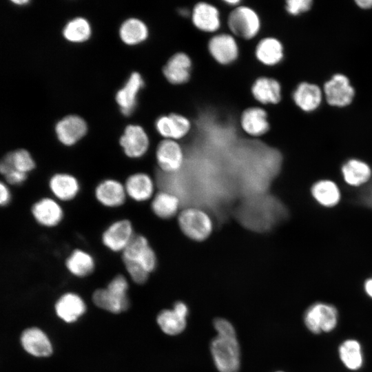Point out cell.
I'll return each instance as SVG.
<instances>
[{
  "instance_id": "obj_36",
  "label": "cell",
  "mask_w": 372,
  "mask_h": 372,
  "mask_svg": "<svg viewBox=\"0 0 372 372\" xmlns=\"http://www.w3.org/2000/svg\"><path fill=\"white\" fill-rule=\"evenodd\" d=\"M169 114L172 119L174 127V140L176 141L185 137L192 127L189 119L178 113L172 112Z\"/></svg>"
},
{
  "instance_id": "obj_17",
  "label": "cell",
  "mask_w": 372,
  "mask_h": 372,
  "mask_svg": "<svg viewBox=\"0 0 372 372\" xmlns=\"http://www.w3.org/2000/svg\"><path fill=\"white\" fill-rule=\"evenodd\" d=\"M123 183L127 198L136 202L146 201L154 194V180L146 173H133L126 178Z\"/></svg>"
},
{
  "instance_id": "obj_20",
  "label": "cell",
  "mask_w": 372,
  "mask_h": 372,
  "mask_svg": "<svg viewBox=\"0 0 372 372\" xmlns=\"http://www.w3.org/2000/svg\"><path fill=\"white\" fill-rule=\"evenodd\" d=\"M281 85L276 79L268 76L256 79L251 87L254 99L262 104H277L282 97Z\"/></svg>"
},
{
  "instance_id": "obj_21",
  "label": "cell",
  "mask_w": 372,
  "mask_h": 372,
  "mask_svg": "<svg viewBox=\"0 0 372 372\" xmlns=\"http://www.w3.org/2000/svg\"><path fill=\"white\" fill-rule=\"evenodd\" d=\"M36 167L30 153L25 149H18L6 154L0 162V172L3 176L12 171L28 174Z\"/></svg>"
},
{
  "instance_id": "obj_40",
  "label": "cell",
  "mask_w": 372,
  "mask_h": 372,
  "mask_svg": "<svg viewBox=\"0 0 372 372\" xmlns=\"http://www.w3.org/2000/svg\"><path fill=\"white\" fill-rule=\"evenodd\" d=\"M213 326L217 335H236V329L230 321L223 318H216L214 320Z\"/></svg>"
},
{
  "instance_id": "obj_44",
  "label": "cell",
  "mask_w": 372,
  "mask_h": 372,
  "mask_svg": "<svg viewBox=\"0 0 372 372\" xmlns=\"http://www.w3.org/2000/svg\"><path fill=\"white\" fill-rule=\"evenodd\" d=\"M362 200L366 205L372 207V183L364 192L362 195Z\"/></svg>"
},
{
  "instance_id": "obj_14",
  "label": "cell",
  "mask_w": 372,
  "mask_h": 372,
  "mask_svg": "<svg viewBox=\"0 0 372 372\" xmlns=\"http://www.w3.org/2000/svg\"><path fill=\"white\" fill-rule=\"evenodd\" d=\"M156 158L160 169L167 173L179 170L183 163L182 147L173 139H163L156 148Z\"/></svg>"
},
{
  "instance_id": "obj_26",
  "label": "cell",
  "mask_w": 372,
  "mask_h": 372,
  "mask_svg": "<svg viewBox=\"0 0 372 372\" xmlns=\"http://www.w3.org/2000/svg\"><path fill=\"white\" fill-rule=\"evenodd\" d=\"M322 98L320 88L316 84L302 82L293 94V99L302 110L311 112L318 107Z\"/></svg>"
},
{
  "instance_id": "obj_10",
  "label": "cell",
  "mask_w": 372,
  "mask_h": 372,
  "mask_svg": "<svg viewBox=\"0 0 372 372\" xmlns=\"http://www.w3.org/2000/svg\"><path fill=\"white\" fill-rule=\"evenodd\" d=\"M324 92L327 103L340 107L349 105L355 95L348 77L342 74H335L325 82Z\"/></svg>"
},
{
  "instance_id": "obj_35",
  "label": "cell",
  "mask_w": 372,
  "mask_h": 372,
  "mask_svg": "<svg viewBox=\"0 0 372 372\" xmlns=\"http://www.w3.org/2000/svg\"><path fill=\"white\" fill-rule=\"evenodd\" d=\"M107 289L126 304H130L127 294L128 282L122 274L115 276L107 284Z\"/></svg>"
},
{
  "instance_id": "obj_12",
  "label": "cell",
  "mask_w": 372,
  "mask_h": 372,
  "mask_svg": "<svg viewBox=\"0 0 372 372\" xmlns=\"http://www.w3.org/2000/svg\"><path fill=\"white\" fill-rule=\"evenodd\" d=\"M48 187L53 198L59 202L73 200L81 191L79 179L68 172L53 174L48 180Z\"/></svg>"
},
{
  "instance_id": "obj_7",
  "label": "cell",
  "mask_w": 372,
  "mask_h": 372,
  "mask_svg": "<svg viewBox=\"0 0 372 372\" xmlns=\"http://www.w3.org/2000/svg\"><path fill=\"white\" fill-rule=\"evenodd\" d=\"M30 212L39 225L47 228L58 226L64 218V211L60 202L53 197L38 199L32 205Z\"/></svg>"
},
{
  "instance_id": "obj_25",
  "label": "cell",
  "mask_w": 372,
  "mask_h": 372,
  "mask_svg": "<svg viewBox=\"0 0 372 372\" xmlns=\"http://www.w3.org/2000/svg\"><path fill=\"white\" fill-rule=\"evenodd\" d=\"M282 43L274 37L262 39L255 48L257 60L267 66H273L279 63L284 56Z\"/></svg>"
},
{
  "instance_id": "obj_28",
  "label": "cell",
  "mask_w": 372,
  "mask_h": 372,
  "mask_svg": "<svg viewBox=\"0 0 372 372\" xmlns=\"http://www.w3.org/2000/svg\"><path fill=\"white\" fill-rule=\"evenodd\" d=\"M187 320V318L180 315L173 308L161 311L156 317L157 324L161 331L171 336L179 335L185 331Z\"/></svg>"
},
{
  "instance_id": "obj_2",
  "label": "cell",
  "mask_w": 372,
  "mask_h": 372,
  "mask_svg": "<svg viewBox=\"0 0 372 372\" xmlns=\"http://www.w3.org/2000/svg\"><path fill=\"white\" fill-rule=\"evenodd\" d=\"M227 25L234 37L249 40L258 34L260 19L254 9L240 5L234 8L228 15Z\"/></svg>"
},
{
  "instance_id": "obj_9",
  "label": "cell",
  "mask_w": 372,
  "mask_h": 372,
  "mask_svg": "<svg viewBox=\"0 0 372 372\" xmlns=\"http://www.w3.org/2000/svg\"><path fill=\"white\" fill-rule=\"evenodd\" d=\"M94 195L100 205L110 209L123 206L127 198L124 183L112 178L100 180L95 186Z\"/></svg>"
},
{
  "instance_id": "obj_37",
  "label": "cell",
  "mask_w": 372,
  "mask_h": 372,
  "mask_svg": "<svg viewBox=\"0 0 372 372\" xmlns=\"http://www.w3.org/2000/svg\"><path fill=\"white\" fill-rule=\"evenodd\" d=\"M156 130L165 139H173L174 137V127L172 119L169 114L161 116L155 123Z\"/></svg>"
},
{
  "instance_id": "obj_33",
  "label": "cell",
  "mask_w": 372,
  "mask_h": 372,
  "mask_svg": "<svg viewBox=\"0 0 372 372\" xmlns=\"http://www.w3.org/2000/svg\"><path fill=\"white\" fill-rule=\"evenodd\" d=\"M92 300L98 307L113 313L125 311L130 306L112 294L107 288L95 290L92 294Z\"/></svg>"
},
{
  "instance_id": "obj_39",
  "label": "cell",
  "mask_w": 372,
  "mask_h": 372,
  "mask_svg": "<svg viewBox=\"0 0 372 372\" xmlns=\"http://www.w3.org/2000/svg\"><path fill=\"white\" fill-rule=\"evenodd\" d=\"M312 4L311 0H288L285 8L289 14L296 16L309 10Z\"/></svg>"
},
{
  "instance_id": "obj_41",
  "label": "cell",
  "mask_w": 372,
  "mask_h": 372,
  "mask_svg": "<svg viewBox=\"0 0 372 372\" xmlns=\"http://www.w3.org/2000/svg\"><path fill=\"white\" fill-rule=\"evenodd\" d=\"M28 174L18 171H12L5 176L3 178L5 182L9 185L19 186L23 184L28 179Z\"/></svg>"
},
{
  "instance_id": "obj_45",
  "label": "cell",
  "mask_w": 372,
  "mask_h": 372,
  "mask_svg": "<svg viewBox=\"0 0 372 372\" xmlns=\"http://www.w3.org/2000/svg\"><path fill=\"white\" fill-rule=\"evenodd\" d=\"M355 2L362 9L372 8V0H356Z\"/></svg>"
},
{
  "instance_id": "obj_38",
  "label": "cell",
  "mask_w": 372,
  "mask_h": 372,
  "mask_svg": "<svg viewBox=\"0 0 372 372\" xmlns=\"http://www.w3.org/2000/svg\"><path fill=\"white\" fill-rule=\"evenodd\" d=\"M123 263L130 277L135 283L143 285L147 281L149 273L144 268L130 262Z\"/></svg>"
},
{
  "instance_id": "obj_42",
  "label": "cell",
  "mask_w": 372,
  "mask_h": 372,
  "mask_svg": "<svg viewBox=\"0 0 372 372\" xmlns=\"http://www.w3.org/2000/svg\"><path fill=\"white\" fill-rule=\"evenodd\" d=\"M12 200V193L9 187L5 181L0 183V205L6 207L10 205Z\"/></svg>"
},
{
  "instance_id": "obj_24",
  "label": "cell",
  "mask_w": 372,
  "mask_h": 372,
  "mask_svg": "<svg viewBox=\"0 0 372 372\" xmlns=\"http://www.w3.org/2000/svg\"><path fill=\"white\" fill-rule=\"evenodd\" d=\"M65 265L72 275L78 278H84L93 273L96 262L90 252L77 248L72 250L67 256Z\"/></svg>"
},
{
  "instance_id": "obj_48",
  "label": "cell",
  "mask_w": 372,
  "mask_h": 372,
  "mask_svg": "<svg viewBox=\"0 0 372 372\" xmlns=\"http://www.w3.org/2000/svg\"><path fill=\"white\" fill-rule=\"evenodd\" d=\"M12 2L16 4H25V3H28L29 1L26 0H21V1L17 0V1H12Z\"/></svg>"
},
{
  "instance_id": "obj_23",
  "label": "cell",
  "mask_w": 372,
  "mask_h": 372,
  "mask_svg": "<svg viewBox=\"0 0 372 372\" xmlns=\"http://www.w3.org/2000/svg\"><path fill=\"white\" fill-rule=\"evenodd\" d=\"M55 311L57 316L66 322L76 321L85 311L82 298L72 292L65 293L56 301Z\"/></svg>"
},
{
  "instance_id": "obj_15",
  "label": "cell",
  "mask_w": 372,
  "mask_h": 372,
  "mask_svg": "<svg viewBox=\"0 0 372 372\" xmlns=\"http://www.w3.org/2000/svg\"><path fill=\"white\" fill-rule=\"evenodd\" d=\"M191 19L196 28L207 33L216 32L221 25L219 10L207 2H198L194 6Z\"/></svg>"
},
{
  "instance_id": "obj_30",
  "label": "cell",
  "mask_w": 372,
  "mask_h": 372,
  "mask_svg": "<svg viewBox=\"0 0 372 372\" xmlns=\"http://www.w3.org/2000/svg\"><path fill=\"white\" fill-rule=\"evenodd\" d=\"M311 194L318 203L328 207L337 205L340 199L337 185L329 180H321L314 183Z\"/></svg>"
},
{
  "instance_id": "obj_32",
  "label": "cell",
  "mask_w": 372,
  "mask_h": 372,
  "mask_svg": "<svg viewBox=\"0 0 372 372\" xmlns=\"http://www.w3.org/2000/svg\"><path fill=\"white\" fill-rule=\"evenodd\" d=\"M339 355L344 366L350 370L359 369L363 363L361 346L355 340H347L339 347Z\"/></svg>"
},
{
  "instance_id": "obj_18",
  "label": "cell",
  "mask_w": 372,
  "mask_h": 372,
  "mask_svg": "<svg viewBox=\"0 0 372 372\" xmlns=\"http://www.w3.org/2000/svg\"><path fill=\"white\" fill-rule=\"evenodd\" d=\"M267 117V112L260 107H247L241 114L240 127L251 136H261L270 128Z\"/></svg>"
},
{
  "instance_id": "obj_19",
  "label": "cell",
  "mask_w": 372,
  "mask_h": 372,
  "mask_svg": "<svg viewBox=\"0 0 372 372\" xmlns=\"http://www.w3.org/2000/svg\"><path fill=\"white\" fill-rule=\"evenodd\" d=\"M21 342L25 351L36 357H48L52 353V346L45 333L40 329L31 327L24 330Z\"/></svg>"
},
{
  "instance_id": "obj_5",
  "label": "cell",
  "mask_w": 372,
  "mask_h": 372,
  "mask_svg": "<svg viewBox=\"0 0 372 372\" xmlns=\"http://www.w3.org/2000/svg\"><path fill=\"white\" fill-rule=\"evenodd\" d=\"M135 234L132 222L127 218H120L105 227L101 234V240L109 251L122 253Z\"/></svg>"
},
{
  "instance_id": "obj_29",
  "label": "cell",
  "mask_w": 372,
  "mask_h": 372,
  "mask_svg": "<svg viewBox=\"0 0 372 372\" xmlns=\"http://www.w3.org/2000/svg\"><path fill=\"white\" fill-rule=\"evenodd\" d=\"M179 205L176 196L167 192H160L154 196L151 209L158 218L169 219L176 215Z\"/></svg>"
},
{
  "instance_id": "obj_1",
  "label": "cell",
  "mask_w": 372,
  "mask_h": 372,
  "mask_svg": "<svg viewBox=\"0 0 372 372\" xmlns=\"http://www.w3.org/2000/svg\"><path fill=\"white\" fill-rule=\"evenodd\" d=\"M209 349L213 362L218 372L240 371L241 352L237 335H216L210 342Z\"/></svg>"
},
{
  "instance_id": "obj_22",
  "label": "cell",
  "mask_w": 372,
  "mask_h": 372,
  "mask_svg": "<svg viewBox=\"0 0 372 372\" xmlns=\"http://www.w3.org/2000/svg\"><path fill=\"white\" fill-rule=\"evenodd\" d=\"M143 85L144 81L141 74L133 72L125 86L117 92L116 101L124 115L129 116L134 111L138 93Z\"/></svg>"
},
{
  "instance_id": "obj_31",
  "label": "cell",
  "mask_w": 372,
  "mask_h": 372,
  "mask_svg": "<svg viewBox=\"0 0 372 372\" xmlns=\"http://www.w3.org/2000/svg\"><path fill=\"white\" fill-rule=\"evenodd\" d=\"M120 37L128 45H135L144 41L148 37L147 25L141 20L132 18L126 20L121 26Z\"/></svg>"
},
{
  "instance_id": "obj_34",
  "label": "cell",
  "mask_w": 372,
  "mask_h": 372,
  "mask_svg": "<svg viewBox=\"0 0 372 372\" xmlns=\"http://www.w3.org/2000/svg\"><path fill=\"white\" fill-rule=\"evenodd\" d=\"M65 38L72 42H83L87 40L91 34L89 23L83 18H76L70 21L63 30Z\"/></svg>"
},
{
  "instance_id": "obj_4",
  "label": "cell",
  "mask_w": 372,
  "mask_h": 372,
  "mask_svg": "<svg viewBox=\"0 0 372 372\" xmlns=\"http://www.w3.org/2000/svg\"><path fill=\"white\" fill-rule=\"evenodd\" d=\"M304 322L313 333L329 332L338 322V311L331 304L316 302L311 305L304 315Z\"/></svg>"
},
{
  "instance_id": "obj_27",
  "label": "cell",
  "mask_w": 372,
  "mask_h": 372,
  "mask_svg": "<svg viewBox=\"0 0 372 372\" xmlns=\"http://www.w3.org/2000/svg\"><path fill=\"white\" fill-rule=\"evenodd\" d=\"M342 173L345 182L355 187L367 183L371 176L370 167L364 161L354 158L343 165Z\"/></svg>"
},
{
  "instance_id": "obj_47",
  "label": "cell",
  "mask_w": 372,
  "mask_h": 372,
  "mask_svg": "<svg viewBox=\"0 0 372 372\" xmlns=\"http://www.w3.org/2000/svg\"><path fill=\"white\" fill-rule=\"evenodd\" d=\"M225 3L230 6H234V8L240 5L241 1L239 0H227L224 1Z\"/></svg>"
},
{
  "instance_id": "obj_46",
  "label": "cell",
  "mask_w": 372,
  "mask_h": 372,
  "mask_svg": "<svg viewBox=\"0 0 372 372\" xmlns=\"http://www.w3.org/2000/svg\"><path fill=\"white\" fill-rule=\"evenodd\" d=\"M364 290L368 296L372 298V278L366 280L364 283Z\"/></svg>"
},
{
  "instance_id": "obj_8",
  "label": "cell",
  "mask_w": 372,
  "mask_h": 372,
  "mask_svg": "<svg viewBox=\"0 0 372 372\" xmlns=\"http://www.w3.org/2000/svg\"><path fill=\"white\" fill-rule=\"evenodd\" d=\"M207 49L214 60L223 65L231 64L239 56L238 43L231 34H214L208 41Z\"/></svg>"
},
{
  "instance_id": "obj_3",
  "label": "cell",
  "mask_w": 372,
  "mask_h": 372,
  "mask_svg": "<svg viewBox=\"0 0 372 372\" xmlns=\"http://www.w3.org/2000/svg\"><path fill=\"white\" fill-rule=\"evenodd\" d=\"M178 224L183 234L192 240L203 241L211 234L213 224L204 211L197 208H187L178 216Z\"/></svg>"
},
{
  "instance_id": "obj_13",
  "label": "cell",
  "mask_w": 372,
  "mask_h": 372,
  "mask_svg": "<svg viewBox=\"0 0 372 372\" xmlns=\"http://www.w3.org/2000/svg\"><path fill=\"white\" fill-rule=\"evenodd\" d=\"M192 61L189 56L183 52L172 55L163 68L166 80L174 85L185 84L191 78Z\"/></svg>"
},
{
  "instance_id": "obj_43",
  "label": "cell",
  "mask_w": 372,
  "mask_h": 372,
  "mask_svg": "<svg viewBox=\"0 0 372 372\" xmlns=\"http://www.w3.org/2000/svg\"><path fill=\"white\" fill-rule=\"evenodd\" d=\"M177 313L187 318L189 315V308L186 303L183 301L176 302L172 307Z\"/></svg>"
},
{
  "instance_id": "obj_6",
  "label": "cell",
  "mask_w": 372,
  "mask_h": 372,
  "mask_svg": "<svg viewBox=\"0 0 372 372\" xmlns=\"http://www.w3.org/2000/svg\"><path fill=\"white\" fill-rule=\"evenodd\" d=\"M123 262L136 264L144 268L149 273L157 265V258L148 240L141 234H135L127 247L121 253Z\"/></svg>"
},
{
  "instance_id": "obj_49",
  "label": "cell",
  "mask_w": 372,
  "mask_h": 372,
  "mask_svg": "<svg viewBox=\"0 0 372 372\" xmlns=\"http://www.w3.org/2000/svg\"><path fill=\"white\" fill-rule=\"evenodd\" d=\"M276 372H284V371H276Z\"/></svg>"
},
{
  "instance_id": "obj_11",
  "label": "cell",
  "mask_w": 372,
  "mask_h": 372,
  "mask_svg": "<svg viewBox=\"0 0 372 372\" xmlns=\"http://www.w3.org/2000/svg\"><path fill=\"white\" fill-rule=\"evenodd\" d=\"M119 143L125 154L130 158L143 156L149 146V137L139 125H127L119 140Z\"/></svg>"
},
{
  "instance_id": "obj_16",
  "label": "cell",
  "mask_w": 372,
  "mask_h": 372,
  "mask_svg": "<svg viewBox=\"0 0 372 372\" xmlns=\"http://www.w3.org/2000/svg\"><path fill=\"white\" fill-rule=\"evenodd\" d=\"M59 141L66 146H72L87 133L85 121L79 116L70 115L59 121L55 127Z\"/></svg>"
}]
</instances>
